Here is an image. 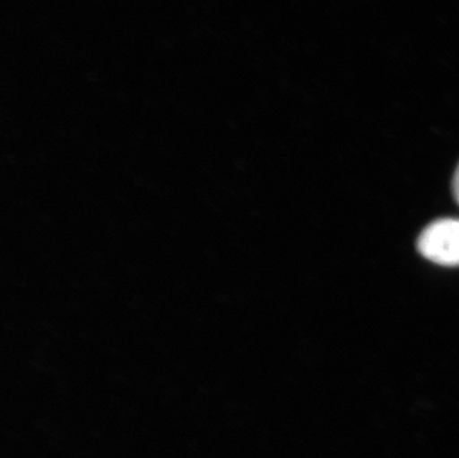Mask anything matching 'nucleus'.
I'll list each match as a JSON object with an SVG mask.
<instances>
[{
	"instance_id": "nucleus-1",
	"label": "nucleus",
	"mask_w": 459,
	"mask_h": 458,
	"mask_svg": "<svg viewBox=\"0 0 459 458\" xmlns=\"http://www.w3.org/2000/svg\"><path fill=\"white\" fill-rule=\"evenodd\" d=\"M420 255L434 264L459 265V219H440L427 226L418 238Z\"/></svg>"
},
{
	"instance_id": "nucleus-2",
	"label": "nucleus",
	"mask_w": 459,
	"mask_h": 458,
	"mask_svg": "<svg viewBox=\"0 0 459 458\" xmlns=\"http://www.w3.org/2000/svg\"><path fill=\"white\" fill-rule=\"evenodd\" d=\"M452 186H454V195H455L456 201H458L459 204V165L458 169H456L455 176H454V183H452Z\"/></svg>"
}]
</instances>
